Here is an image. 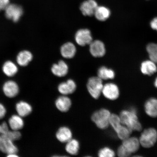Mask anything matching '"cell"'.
<instances>
[{
  "instance_id": "obj_19",
  "label": "cell",
  "mask_w": 157,
  "mask_h": 157,
  "mask_svg": "<svg viewBox=\"0 0 157 157\" xmlns=\"http://www.w3.org/2000/svg\"><path fill=\"white\" fill-rule=\"evenodd\" d=\"M76 48L71 42H67L62 45L60 48V53L63 58L66 59L73 58L75 56Z\"/></svg>"
},
{
  "instance_id": "obj_18",
  "label": "cell",
  "mask_w": 157,
  "mask_h": 157,
  "mask_svg": "<svg viewBox=\"0 0 157 157\" xmlns=\"http://www.w3.org/2000/svg\"><path fill=\"white\" fill-rule=\"evenodd\" d=\"M140 70L145 75L151 76L157 71L156 63L150 59L144 61L141 64Z\"/></svg>"
},
{
  "instance_id": "obj_32",
  "label": "cell",
  "mask_w": 157,
  "mask_h": 157,
  "mask_svg": "<svg viewBox=\"0 0 157 157\" xmlns=\"http://www.w3.org/2000/svg\"><path fill=\"white\" fill-rule=\"evenodd\" d=\"M8 124L3 122L0 124V142L2 139L3 135L9 130Z\"/></svg>"
},
{
  "instance_id": "obj_25",
  "label": "cell",
  "mask_w": 157,
  "mask_h": 157,
  "mask_svg": "<svg viewBox=\"0 0 157 157\" xmlns=\"http://www.w3.org/2000/svg\"><path fill=\"white\" fill-rule=\"evenodd\" d=\"M80 148L79 143L75 139H71L67 143L65 146L66 151L72 155L78 154Z\"/></svg>"
},
{
  "instance_id": "obj_6",
  "label": "cell",
  "mask_w": 157,
  "mask_h": 157,
  "mask_svg": "<svg viewBox=\"0 0 157 157\" xmlns=\"http://www.w3.org/2000/svg\"><path fill=\"white\" fill-rule=\"evenodd\" d=\"M75 40L80 46L89 45L93 41L91 31L88 29H79L76 33Z\"/></svg>"
},
{
  "instance_id": "obj_4",
  "label": "cell",
  "mask_w": 157,
  "mask_h": 157,
  "mask_svg": "<svg viewBox=\"0 0 157 157\" xmlns=\"http://www.w3.org/2000/svg\"><path fill=\"white\" fill-rule=\"evenodd\" d=\"M103 86V80L98 76L89 78L87 84L88 93L92 97L96 99L101 96Z\"/></svg>"
},
{
  "instance_id": "obj_15",
  "label": "cell",
  "mask_w": 157,
  "mask_h": 157,
  "mask_svg": "<svg viewBox=\"0 0 157 157\" xmlns=\"http://www.w3.org/2000/svg\"><path fill=\"white\" fill-rule=\"evenodd\" d=\"M56 107L59 111L63 113L67 112L72 105V101L67 95H62L59 97L55 101Z\"/></svg>"
},
{
  "instance_id": "obj_5",
  "label": "cell",
  "mask_w": 157,
  "mask_h": 157,
  "mask_svg": "<svg viewBox=\"0 0 157 157\" xmlns=\"http://www.w3.org/2000/svg\"><path fill=\"white\" fill-rule=\"evenodd\" d=\"M23 13L22 7L14 4H10L5 9L6 17L14 22H17L19 20Z\"/></svg>"
},
{
  "instance_id": "obj_22",
  "label": "cell",
  "mask_w": 157,
  "mask_h": 157,
  "mask_svg": "<svg viewBox=\"0 0 157 157\" xmlns=\"http://www.w3.org/2000/svg\"><path fill=\"white\" fill-rule=\"evenodd\" d=\"M33 56L29 51L24 50L20 52L17 57V62L19 66H26L33 59Z\"/></svg>"
},
{
  "instance_id": "obj_29",
  "label": "cell",
  "mask_w": 157,
  "mask_h": 157,
  "mask_svg": "<svg viewBox=\"0 0 157 157\" xmlns=\"http://www.w3.org/2000/svg\"><path fill=\"white\" fill-rule=\"evenodd\" d=\"M21 133L19 131L9 130L3 135L2 139L7 138L14 142L18 140L21 139Z\"/></svg>"
},
{
  "instance_id": "obj_13",
  "label": "cell",
  "mask_w": 157,
  "mask_h": 157,
  "mask_svg": "<svg viewBox=\"0 0 157 157\" xmlns=\"http://www.w3.org/2000/svg\"><path fill=\"white\" fill-rule=\"evenodd\" d=\"M76 88L75 82L71 79H68L66 82L59 84L58 87L59 93L64 95L73 93L76 91Z\"/></svg>"
},
{
  "instance_id": "obj_26",
  "label": "cell",
  "mask_w": 157,
  "mask_h": 157,
  "mask_svg": "<svg viewBox=\"0 0 157 157\" xmlns=\"http://www.w3.org/2000/svg\"><path fill=\"white\" fill-rule=\"evenodd\" d=\"M98 76L102 80L112 79L115 77V73L113 70L102 66L98 70Z\"/></svg>"
},
{
  "instance_id": "obj_9",
  "label": "cell",
  "mask_w": 157,
  "mask_h": 157,
  "mask_svg": "<svg viewBox=\"0 0 157 157\" xmlns=\"http://www.w3.org/2000/svg\"><path fill=\"white\" fill-rule=\"evenodd\" d=\"M121 144L131 154L136 152L141 146L138 138L131 136L122 140Z\"/></svg>"
},
{
  "instance_id": "obj_7",
  "label": "cell",
  "mask_w": 157,
  "mask_h": 157,
  "mask_svg": "<svg viewBox=\"0 0 157 157\" xmlns=\"http://www.w3.org/2000/svg\"><path fill=\"white\" fill-rule=\"evenodd\" d=\"M102 93L107 99L114 101L119 98L120 90L117 84L112 83H107L104 85Z\"/></svg>"
},
{
  "instance_id": "obj_16",
  "label": "cell",
  "mask_w": 157,
  "mask_h": 157,
  "mask_svg": "<svg viewBox=\"0 0 157 157\" xmlns=\"http://www.w3.org/2000/svg\"><path fill=\"white\" fill-rule=\"evenodd\" d=\"M51 70L53 74L59 77H63L67 74L68 67L63 60H60L57 63L53 65Z\"/></svg>"
},
{
  "instance_id": "obj_36",
  "label": "cell",
  "mask_w": 157,
  "mask_h": 157,
  "mask_svg": "<svg viewBox=\"0 0 157 157\" xmlns=\"http://www.w3.org/2000/svg\"><path fill=\"white\" fill-rule=\"evenodd\" d=\"M154 84L155 87L157 88V77L155 80Z\"/></svg>"
},
{
  "instance_id": "obj_35",
  "label": "cell",
  "mask_w": 157,
  "mask_h": 157,
  "mask_svg": "<svg viewBox=\"0 0 157 157\" xmlns=\"http://www.w3.org/2000/svg\"><path fill=\"white\" fill-rule=\"evenodd\" d=\"M150 26L152 29L157 31V17H155L151 21Z\"/></svg>"
},
{
  "instance_id": "obj_1",
  "label": "cell",
  "mask_w": 157,
  "mask_h": 157,
  "mask_svg": "<svg viewBox=\"0 0 157 157\" xmlns=\"http://www.w3.org/2000/svg\"><path fill=\"white\" fill-rule=\"evenodd\" d=\"M121 123L131 131H140L142 125L139 121L136 110L125 109L121 111L119 115Z\"/></svg>"
},
{
  "instance_id": "obj_2",
  "label": "cell",
  "mask_w": 157,
  "mask_h": 157,
  "mask_svg": "<svg viewBox=\"0 0 157 157\" xmlns=\"http://www.w3.org/2000/svg\"><path fill=\"white\" fill-rule=\"evenodd\" d=\"M111 114L109 110L101 109L95 112L92 115L91 119L98 128L105 129L110 125Z\"/></svg>"
},
{
  "instance_id": "obj_30",
  "label": "cell",
  "mask_w": 157,
  "mask_h": 157,
  "mask_svg": "<svg viewBox=\"0 0 157 157\" xmlns=\"http://www.w3.org/2000/svg\"><path fill=\"white\" fill-rule=\"evenodd\" d=\"M115 155L114 151L108 147H105L100 149L98 152V156L99 157H113Z\"/></svg>"
},
{
  "instance_id": "obj_24",
  "label": "cell",
  "mask_w": 157,
  "mask_h": 157,
  "mask_svg": "<svg viewBox=\"0 0 157 157\" xmlns=\"http://www.w3.org/2000/svg\"><path fill=\"white\" fill-rule=\"evenodd\" d=\"M2 70L5 75L9 77H12L17 73L18 68L13 62L7 61L3 64Z\"/></svg>"
},
{
  "instance_id": "obj_33",
  "label": "cell",
  "mask_w": 157,
  "mask_h": 157,
  "mask_svg": "<svg viewBox=\"0 0 157 157\" xmlns=\"http://www.w3.org/2000/svg\"><path fill=\"white\" fill-rule=\"evenodd\" d=\"M10 0H0V11L5 10L10 4Z\"/></svg>"
},
{
  "instance_id": "obj_27",
  "label": "cell",
  "mask_w": 157,
  "mask_h": 157,
  "mask_svg": "<svg viewBox=\"0 0 157 157\" xmlns=\"http://www.w3.org/2000/svg\"><path fill=\"white\" fill-rule=\"evenodd\" d=\"M117 136L121 140H124L131 136L132 131L125 125L121 124L115 131Z\"/></svg>"
},
{
  "instance_id": "obj_20",
  "label": "cell",
  "mask_w": 157,
  "mask_h": 157,
  "mask_svg": "<svg viewBox=\"0 0 157 157\" xmlns=\"http://www.w3.org/2000/svg\"><path fill=\"white\" fill-rule=\"evenodd\" d=\"M16 110L20 116L27 117L32 113L33 108L30 105L25 101H20L16 105Z\"/></svg>"
},
{
  "instance_id": "obj_21",
  "label": "cell",
  "mask_w": 157,
  "mask_h": 157,
  "mask_svg": "<svg viewBox=\"0 0 157 157\" xmlns=\"http://www.w3.org/2000/svg\"><path fill=\"white\" fill-rule=\"evenodd\" d=\"M8 124L11 130L19 131L24 127V122L22 117L18 115H14L10 118Z\"/></svg>"
},
{
  "instance_id": "obj_17",
  "label": "cell",
  "mask_w": 157,
  "mask_h": 157,
  "mask_svg": "<svg viewBox=\"0 0 157 157\" xmlns=\"http://www.w3.org/2000/svg\"><path fill=\"white\" fill-rule=\"evenodd\" d=\"M56 137L60 142L66 143L72 139V133L68 127H60L57 131Z\"/></svg>"
},
{
  "instance_id": "obj_10",
  "label": "cell",
  "mask_w": 157,
  "mask_h": 157,
  "mask_svg": "<svg viewBox=\"0 0 157 157\" xmlns=\"http://www.w3.org/2000/svg\"><path fill=\"white\" fill-rule=\"evenodd\" d=\"M13 141L4 138L0 142V151L7 155L11 154H17L18 148Z\"/></svg>"
},
{
  "instance_id": "obj_28",
  "label": "cell",
  "mask_w": 157,
  "mask_h": 157,
  "mask_svg": "<svg viewBox=\"0 0 157 157\" xmlns=\"http://www.w3.org/2000/svg\"><path fill=\"white\" fill-rule=\"evenodd\" d=\"M150 59L157 63V44L151 43L146 48Z\"/></svg>"
},
{
  "instance_id": "obj_12",
  "label": "cell",
  "mask_w": 157,
  "mask_h": 157,
  "mask_svg": "<svg viewBox=\"0 0 157 157\" xmlns=\"http://www.w3.org/2000/svg\"><path fill=\"white\" fill-rule=\"evenodd\" d=\"M98 7V3L95 0H86L81 3L80 9L84 15L90 17L94 15Z\"/></svg>"
},
{
  "instance_id": "obj_31",
  "label": "cell",
  "mask_w": 157,
  "mask_h": 157,
  "mask_svg": "<svg viewBox=\"0 0 157 157\" xmlns=\"http://www.w3.org/2000/svg\"><path fill=\"white\" fill-rule=\"evenodd\" d=\"M117 154L119 157H128L132 155L128 151L122 144L117 148Z\"/></svg>"
},
{
  "instance_id": "obj_11",
  "label": "cell",
  "mask_w": 157,
  "mask_h": 157,
  "mask_svg": "<svg viewBox=\"0 0 157 157\" xmlns=\"http://www.w3.org/2000/svg\"><path fill=\"white\" fill-rule=\"evenodd\" d=\"M3 91L6 96L13 98L18 95L19 89L18 84L13 80H9L3 84Z\"/></svg>"
},
{
  "instance_id": "obj_8",
  "label": "cell",
  "mask_w": 157,
  "mask_h": 157,
  "mask_svg": "<svg viewBox=\"0 0 157 157\" xmlns=\"http://www.w3.org/2000/svg\"><path fill=\"white\" fill-rule=\"evenodd\" d=\"M89 45L90 53L94 57H101L105 56V45L101 41H93Z\"/></svg>"
},
{
  "instance_id": "obj_3",
  "label": "cell",
  "mask_w": 157,
  "mask_h": 157,
  "mask_svg": "<svg viewBox=\"0 0 157 157\" xmlns=\"http://www.w3.org/2000/svg\"><path fill=\"white\" fill-rule=\"evenodd\" d=\"M140 146L145 148H150L155 144L157 141V131L150 127L142 131L139 138Z\"/></svg>"
},
{
  "instance_id": "obj_14",
  "label": "cell",
  "mask_w": 157,
  "mask_h": 157,
  "mask_svg": "<svg viewBox=\"0 0 157 157\" xmlns=\"http://www.w3.org/2000/svg\"><path fill=\"white\" fill-rule=\"evenodd\" d=\"M144 109L146 114L152 118L157 117V99L150 98L145 102Z\"/></svg>"
},
{
  "instance_id": "obj_23",
  "label": "cell",
  "mask_w": 157,
  "mask_h": 157,
  "mask_svg": "<svg viewBox=\"0 0 157 157\" xmlns=\"http://www.w3.org/2000/svg\"><path fill=\"white\" fill-rule=\"evenodd\" d=\"M111 14V11L107 7L104 6H98L94 15L98 21H105L109 18Z\"/></svg>"
},
{
  "instance_id": "obj_34",
  "label": "cell",
  "mask_w": 157,
  "mask_h": 157,
  "mask_svg": "<svg viewBox=\"0 0 157 157\" xmlns=\"http://www.w3.org/2000/svg\"><path fill=\"white\" fill-rule=\"evenodd\" d=\"M6 113V109L2 104L0 103V119H3Z\"/></svg>"
}]
</instances>
